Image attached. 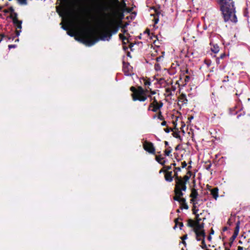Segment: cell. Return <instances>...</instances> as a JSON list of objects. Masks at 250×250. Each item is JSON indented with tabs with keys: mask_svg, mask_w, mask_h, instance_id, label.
<instances>
[{
	"mask_svg": "<svg viewBox=\"0 0 250 250\" xmlns=\"http://www.w3.org/2000/svg\"><path fill=\"white\" fill-rule=\"evenodd\" d=\"M170 177H171V175H170V173H167V174L166 175L165 178H166V179H167V180H168L169 179H170Z\"/></svg>",
	"mask_w": 250,
	"mask_h": 250,
	"instance_id": "cell-5",
	"label": "cell"
},
{
	"mask_svg": "<svg viewBox=\"0 0 250 250\" xmlns=\"http://www.w3.org/2000/svg\"><path fill=\"white\" fill-rule=\"evenodd\" d=\"M211 193H212V195L213 196L214 198L217 199V197H218V189L215 188V189H213V190H211Z\"/></svg>",
	"mask_w": 250,
	"mask_h": 250,
	"instance_id": "cell-4",
	"label": "cell"
},
{
	"mask_svg": "<svg viewBox=\"0 0 250 250\" xmlns=\"http://www.w3.org/2000/svg\"><path fill=\"white\" fill-rule=\"evenodd\" d=\"M218 3L224 21L227 22L230 20L233 23L237 22L236 8L233 0H218Z\"/></svg>",
	"mask_w": 250,
	"mask_h": 250,
	"instance_id": "cell-1",
	"label": "cell"
},
{
	"mask_svg": "<svg viewBox=\"0 0 250 250\" xmlns=\"http://www.w3.org/2000/svg\"><path fill=\"white\" fill-rule=\"evenodd\" d=\"M239 229H240V221H238L237 222V225L236 227L234 234L233 237H231V238L230 239V245H231L233 243L234 241H235V240L237 238V236H238V233H239Z\"/></svg>",
	"mask_w": 250,
	"mask_h": 250,
	"instance_id": "cell-2",
	"label": "cell"
},
{
	"mask_svg": "<svg viewBox=\"0 0 250 250\" xmlns=\"http://www.w3.org/2000/svg\"><path fill=\"white\" fill-rule=\"evenodd\" d=\"M144 148L145 150L149 152H153L154 151V149L152 145L150 143H146L144 144Z\"/></svg>",
	"mask_w": 250,
	"mask_h": 250,
	"instance_id": "cell-3",
	"label": "cell"
}]
</instances>
